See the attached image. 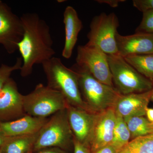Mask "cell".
I'll use <instances>...</instances> for the list:
<instances>
[{"mask_svg": "<svg viewBox=\"0 0 153 153\" xmlns=\"http://www.w3.org/2000/svg\"><path fill=\"white\" fill-rule=\"evenodd\" d=\"M7 137L4 136L3 135L0 133V147H1L4 144Z\"/></svg>", "mask_w": 153, "mask_h": 153, "instance_id": "30", "label": "cell"}, {"mask_svg": "<svg viewBox=\"0 0 153 153\" xmlns=\"http://www.w3.org/2000/svg\"><path fill=\"white\" fill-rule=\"evenodd\" d=\"M115 88L121 94L147 92L152 90V80L140 74L119 55H108Z\"/></svg>", "mask_w": 153, "mask_h": 153, "instance_id": "5", "label": "cell"}, {"mask_svg": "<svg viewBox=\"0 0 153 153\" xmlns=\"http://www.w3.org/2000/svg\"><path fill=\"white\" fill-rule=\"evenodd\" d=\"M116 115V121L111 145L119 152L129 142L131 134L123 118L120 115Z\"/></svg>", "mask_w": 153, "mask_h": 153, "instance_id": "20", "label": "cell"}, {"mask_svg": "<svg viewBox=\"0 0 153 153\" xmlns=\"http://www.w3.org/2000/svg\"><path fill=\"white\" fill-rule=\"evenodd\" d=\"M118 153H153V134L132 140Z\"/></svg>", "mask_w": 153, "mask_h": 153, "instance_id": "19", "label": "cell"}, {"mask_svg": "<svg viewBox=\"0 0 153 153\" xmlns=\"http://www.w3.org/2000/svg\"><path fill=\"white\" fill-rule=\"evenodd\" d=\"M135 32L153 34V10L143 13L142 20Z\"/></svg>", "mask_w": 153, "mask_h": 153, "instance_id": "23", "label": "cell"}, {"mask_svg": "<svg viewBox=\"0 0 153 153\" xmlns=\"http://www.w3.org/2000/svg\"><path fill=\"white\" fill-rule=\"evenodd\" d=\"M126 61L148 79H153V54L134 55L125 57Z\"/></svg>", "mask_w": 153, "mask_h": 153, "instance_id": "18", "label": "cell"}, {"mask_svg": "<svg viewBox=\"0 0 153 153\" xmlns=\"http://www.w3.org/2000/svg\"><path fill=\"white\" fill-rule=\"evenodd\" d=\"M66 110L68 123L74 138L79 143L89 147L96 114L68 104Z\"/></svg>", "mask_w": 153, "mask_h": 153, "instance_id": "13", "label": "cell"}, {"mask_svg": "<svg viewBox=\"0 0 153 153\" xmlns=\"http://www.w3.org/2000/svg\"><path fill=\"white\" fill-rule=\"evenodd\" d=\"M23 64L22 57H18L16 63L13 66L2 64L0 67V91L4 85L10 78V75L14 71L21 70Z\"/></svg>", "mask_w": 153, "mask_h": 153, "instance_id": "22", "label": "cell"}, {"mask_svg": "<svg viewBox=\"0 0 153 153\" xmlns=\"http://www.w3.org/2000/svg\"><path fill=\"white\" fill-rule=\"evenodd\" d=\"M146 115L148 121L151 123L153 124V108H147L146 110Z\"/></svg>", "mask_w": 153, "mask_h": 153, "instance_id": "29", "label": "cell"}, {"mask_svg": "<svg viewBox=\"0 0 153 153\" xmlns=\"http://www.w3.org/2000/svg\"><path fill=\"white\" fill-rule=\"evenodd\" d=\"M134 7L140 12L153 10V0H134Z\"/></svg>", "mask_w": 153, "mask_h": 153, "instance_id": "24", "label": "cell"}, {"mask_svg": "<svg viewBox=\"0 0 153 153\" xmlns=\"http://www.w3.org/2000/svg\"><path fill=\"white\" fill-rule=\"evenodd\" d=\"M151 128H152V134H153V124L151 123Z\"/></svg>", "mask_w": 153, "mask_h": 153, "instance_id": "32", "label": "cell"}, {"mask_svg": "<svg viewBox=\"0 0 153 153\" xmlns=\"http://www.w3.org/2000/svg\"><path fill=\"white\" fill-rule=\"evenodd\" d=\"M152 81L153 84V80H152ZM151 100H152V101H153V86L152 89V95H151Z\"/></svg>", "mask_w": 153, "mask_h": 153, "instance_id": "31", "label": "cell"}, {"mask_svg": "<svg viewBox=\"0 0 153 153\" xmlns=\"http://www.w3.org/2000/svg\"><path fill=\"white\" fill-rule=\"evenodd\" d=\"M63 23L65 40L62 55L64 58L69 59L71 57L83 25L76 10L70 6H67L63 13Z\"/></svg>", "mask_w": 153, "mask_h": 153, "instance_id": "16", "label": "cell"}, {"mask_svg": "<svg viewBox=\"0 0 153 153\" xmlns=\"http://www.w3.org/2000/svg\"><path fill=\"white\" fill-rule=\"evenodd\" d=\"M75 63L100 82L114 86L108 55L98 47L79 45L77 48Z\"/></svg>", "mask_w": 153, "mask_h": 153, "instance_id": "8", "label": "cell"}, {"mask_svg": "<svg viewBox=\"0 0 153 153\" xmlns=\"http://www.w3.org/2000/svg\"><path fill=\"white\" fill-rule=\"evenodd\" d=\"M74 135L68 123L66 108L52 115L37 134L33 152L47 148L74 150Z\"/></svg>", "mask_w": 153, "mask_h": 153, "instance_id": "4", "label": "cell"}, {"mask_svg": "<svg viewBox=\"0 0 153 153\" xmlns=\"http://www.w3.org/2000/svg\"><path fill=\"white\" fill-rule=\"evenodd\" d=\"M74 153H91L89 147L81 143L74 138Z\"/></svg>", "mask_w": 153, "mask_h": 153, "instance_id": "25", "label": "cell"}, {"mask_svg": "<svg viewBox=\"0 0 153 153\" xmlns=\"http://www.w3.org/2000/svg\"><path fill=\"white\" fill-rule=\"evenodd\" d=\"M116 121L113 108L96 114L88 144L91 153L111 144Z\"/></svg>", "mask_w": 153, "mask_h": 153, "instance_id": "10", "label": "cell"}, {"mask_svg": "<svg viewBox=\"0 0 153 153\" xmlns=\"http://www.w3.org/2000/svg\"><path fill=\"white\" fill-rule=\"evenodd\" d=\"M48 120V118L34 117L26 114L16 120L0 122V133L5 137L36 134Z\"/></svg>", "mask_w": 153, "mask_h": 153, "instance_id": "15", "label": "cell"}, {"mask_svg": "<svg viewBox=\"0 0 153 153\" xmlns=\"http://www.w3.org/2000/svg\"><path fill=\"white\" fill-rule=\"evenodd\" d=\"M27 153H33V150L30 151V152H28Z\"/></svg>", "mask_w": 153, "mask_h": 153, "instance_id": "33", "label": "cell"}, {"mask_svg": "<svg viewBox=\"0 0 153 153\" xmlns=\"http://www.w3.org/2000/svg\"><path fill=\"white\" fill-rule=\"evenodd\" d=\"M23 33L21 17L0 1V44L9 54H13L18 49V44L23 38Z\"/></svg>", "mask_w": 153, "mask_h": 153, "instance_id": "9", "label": "cell"}, {"mask_svg": "<svg viewBox=\"0 0 153 153\" xmlns=\"http://www.w3.org/2000/svg\"><path fill=\"white\" fill-rule=\"evenodd\" d=\"M37 134L7 137L0 147L2 153H27L33 150Z\"/></svg>", "mask_w": 153, "mask_h": 153, "instance_id": "17", "label": "cell"}, {"mask_svg": "<svg viewBox=\"0 0 153 153\" xmlns=\"http://www.w3.org/2000/svg\"><path fill=\"white\" fill-rule=\"evenodd\" d=\"M42 65L47 86L61 93L68 104L89 111L82 100L77 74L74 70L67 68L60 58L55 56Z\"/></svg>", "mask_w": 153, "mask_h": 153, "instance_id": "2", "label": "cell"}, {"mask_svg": "<svg viewBox=\"0 0 153 153\" xmlns=\"http://www.w3.org/2000/svg\"><path fill=\"white\" fill-rule=\"evenodd\" d=\"M33 153H69V152L60 148L51 147L42 149Z\"/></svg>", "mask_w": 153, "mask_h": 153, "instance_id": "26", "label": "cell"}, {"mask_svg": "<svg viewBox=\"0 0 153 153\" xmlns=\"http://www.w3.org/2000/svg\"><path fill=\"white\" fill-rule=\"evenodd\" d=\"M97 2L100 4H106L112 7H116L118 6L120 3L125 1L123 0H99L96 1Z\"/></svg>", "mask_w": 153, "mask_h": 153, "instance_id": "28", "label": "cell"}, {"mask_svg": "<svg viewBox=\"0 0 153 153\" xmlns=\"http://www.w3.org/2000/svg\"><path fill=\"white\" fill-rule=\"evenodd\" d=\"M118 152L111 144L99 149L91 153H118Z\"/></svg>", "mask_w": 153, "mask_h": 153, "instance_id": "27", "label": "cell"}, {"mask_svg": "<svg viewBox=\"0 0 153 153\" xmlns=\"http://www.w3.org/2000/svg\"><path fill=\"white\" fill-rule=\"evenodd\" d=\"M119 55L124 57L153 54V34L135 33L129 36L116 35Z\"/></svg>", "mask_w": 153, "mask_h": 153, "instance_id": "12", "label": "cell"}, {"mask_svg": "<svg viewBox=\"0 0 153 153\" xmlns=\"http://www.w3.org/2000/svg\"><path fill=\"white\" fill-rule=\"evenodd\" d=\"M71 68L77 74L82 100L89 112L96 114L113 108L121 94L114 86L100 82L76 63Z\"/></svg>", "mask_w": 153, "mask_h": 153, "instance_id": "3", "label": "cell"}, {"mask_svg": "<svg viewBox=\"0 0 153 153\" xmlns=\"http://www.w3.org/2000/svg\"><path fill=\"white\" fill-rule=\"evenodd\" d=\"M118 18L114 13L95 16L90 25L86 45L98 47L108 55H119L116 41Z\"/></svg>", "mask_w": 153, "mask_h": 153, "instance_id": "7", "label": "cell"}, {"mask_svg": "<svg viewBox=\"0 0 153 153\" xmlns=\"http://www.w3.org/2000/svg\"><path fill=\"white\" fill-rule=\"evenodd\" d=\"M151 95L152 90L143 93L121 94L114 105L115 112L124 120L134 117L144 116Z\"/></svg>", "mask_w": 153, "mask_h": 153, "instance_id": "14", "label": "cell"}, {"mask_svg": "<svg viewBox=\"0 0 153 153\" xmlns=\"http://www.w3.org/2000/svg\"><path fill=\"white\" fill-rule=\"evenodd\" d=\"M23 97L16 83L10 78L0 91V122L16 120L26 115Z\"/></svg>", "mask_w": 153, "mask_h": 153, "instance_id": "11", "label": "cell"}, {"mask_svg": "<svg viewBox=\"0 0 153 153\" xmlns=\"http://www.w3.org/2000/svg\"><path fill=\"white\" fill-rule=\"evenodd\" d=\"M131 134V138L152 134L150 123L144 116L134 117L125 120Z\"/></svg>", "mask_w": 153, "mask_h": 153, "instance_id": "21", "label": "cell"}, {"mask_svg": "<svg viewBox=\"0 0 153 153\" xmlns=\"http://www.w3.org/2000/svg\"><path fill=\"white\" fill-rule=\"evenodd\" d=\"M23 105L26 114L34 117L47 118L66 109L68 103L63 95L42 83L33 91L23 95Z\"/></svg>", "mask_w": 153, "mask_h": 153, "instance_id": "6", "label": "cell"}, {"mask_svg": "<svg viewBox=\"0 0 153 153\" xmlns=\"http://www.w3.org/2000/svg\"><path fill=\"white\" fill-rule=\"evenodd\" d=\"M0 153H2L1 152V150H0Z\"/></svg>", "mask_w": 153, "mask_h": 153, "instance_id": "34", "label": "cell"}, {"mask_svg": "<svg viewBox=\"0 0 153 153\" xmlns=\"http://www.w3.org/2000/svg\"><path fill=\"white\" fill-rule=\"evenodd\" d=\"M23 38L18 44L23 64L20 70L22 77L32 73L33 66L42 64L54 57L53 40L47 22L36 13H27L21 17Z\"/></svg>", "mask_w": 153, "mask_h": 153, "instance_id": "1", "label": "cell"}]
</instances>
